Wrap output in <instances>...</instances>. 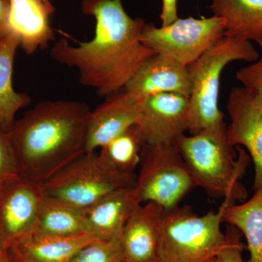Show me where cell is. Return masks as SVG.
Returning <instances> with one entry per match:
<instances>
[{
    "instance_id": "1",
    "label": "cell",
    "mask_w": 262,
    "mask_h": 262,
    "mask_svg": "<svg viewBox=\"0 0 262 262\" xmlns=\"http://www.w3.org/2000/svg\"><path fill=\"white\" fill-rule=\"evenodd\" d=\"M82 11L96 19L94 38L78 46L61 39L52 48L51 56L75 68L81 84L106 97L125 87L155 53L141 42L146 22L127 14L122 0H84Z\"/></svg>"
},
{
    "instance_id": "2",
    "label": "cell",
    "mask_w": 262,
    "mask_h": 262,
    "mask_svg": "<svg viewBox=\"0 0 262 262\" xmlns=\"http://www.w3.org/2000/svg\"><path fill=\"white\" fill-rule=\"evenodd\" d=\"M91 112L80 101H43L15 121L9 135L19 177L42 185L86 153Z\"/></svg>"
},
{
    "instance_id": "3",
    "label": "cell",
    "mask_w": 262,
    "mask_h": 262,
    "mask_svg": "<svg viewBox=\"0 0 262 262\" xmlns=\"http://www.w3.org/2000/svg\"><path fill=\"white\" fill-rule=\"evenodd\" d=\"M227 125L179 136L175 141L179 152L195 182L208 196L235 203L247 199L248 192L241 179L251 158L241 146L229 142Z\"/></svg>"
},
{
    "instance_id": "4",
    "label": "cell",
    "mask_w": 262,
    "mask_h": 262,
    "mask_svg": "<svg viewBox=\"0 0 262 262\" xmlns=\"http://www.w3.org/2000/svg\"><path fill=\"white\" fill-rule=\"evenodd\" d=\"M259 56L252 42L225 34L203 56L188 66L192 83L187 130L190 135L225 125V115L219 107L222 72L232 62L253 63Z\"/></svg>"
},
{
    "instance_id": "5",
    "label": "cell",
    "mask_w": 262,
    "mask_h": 262,
    "mask_svg": "<svg viewBox=\"0 0 262 262\" xmlns=\"http://www.w3.org/2000/svg\"><path fill=\"white\" fill-rule=\"evenodd\" d=\"M225 201L216 211L199 215L189 206L164 211L159 262H220Z\"/></svg>"
},
{
    "instance_id": "6",
    "label": "cell",
    "mask_w": 262,
    "mask_h": 262,
    "mask_svg": "<svg viewBox=\"0 0 262 262\" xmlns=\"http://www.w3.org/2000/svg\"><path fill=\"white\" fill-rule=\"evenodd\" d=\"M136 181V174L116 171L93 151L81 155L42 187L46 195L86 211L105 196L135 186Z\"/></svg>"
},
{
    "instance_id": "7",
    "label": "cell",
    "mask_w": 262,
    "mask_h": 262,
    "mask_svg": "<svg viewBox=\"0 0 262 262\" xmlns=\"http://www.w3.org/2000/svg\"><path fill=\"white\" fill-rule=\"evenodd\" d=\"M139 168L136 190L141 204L173 209L196 187L175 142L145 144Z\"/></svg>"
},
{
    "instance_id": "8",
    "label": "cell",
    "mask_w": 262,
    "mask_h": 262,
    "mask_svg": "<svg viewBox=\"0 0 262 262\" xmlns=\"http://www.w3.org/2000/svg\"><path fill=\"white\" fill-rule=\"evenodd\" d=\"M223 19L213 16L179 18L158 27L145 24L141 42L155 54L168 57L182 65H190L225 35Z\"/></svg>"
},
{
    "instance_id": "9",
    "label": "cell",
    "mask_w": 262,
    "mask_h": 262,
    "mask_svg": "<svg viewBox=\"0 0 262 262\" xmlns=\"http://www.w3.org/2000/svg\"><path fill=\"white\" fill-rule=\"evenodd\" d=\"M44 198L42 185L20 177L0 187V248L8 251L35 232Z\"/></svg>"
},
{
    "instance_id": "10",
    "label": "cell",
    "mask_w": 262,
    "mask_h": 262,
    "mask_svg": "<svg viewBox=\"0 0 262 262\" xmlns=\"http://www.w3.org/2000/svg\"><path fill=\"white\" fill-rule=\"evenodd\" d=\"M230 123L227 127L231 145L244 146L255 169L253 189H262V100L245 88L234 87L227 103Z\"/></svg>"
},
{
    "instance_id": "11",
    "label": "cell",
    "mask_w": 262,
    "mask_h": 262,
    "mask_svg": "<svg viewBox=\"0 0 262 262\" xmlns=\"http://www.w3.org/2000/svg\"><path fill=\"white\" fill-rule=\"evenodd\" d=\"M144 99L125 87L106 96L91 112L86 152L97 151L130 127L139 125Z\"/></svg>"
},
{
    "instance_id": "12",
    "label": "cell",
    "mask_w": 262,
    "mask_h": 262,
    "mask_svg": "<svg viewBox=\"0 0 262 262\" xmlns=\"http://www.w3.org/2000/svg\"><path fill=\"white\" fill-rule=\"evenodd\" d=\"M189 97L165 93L148 96L139 127L145 144L173 143L188 130Z\"/></svg>"
},
{
    "instance_id": "13",
    "label": "cell",
    "mask_w": 262,
    "mask_h": 262,
    "mask_svg": "<svg viewBox=\"0 0 262 262\" xmlns=\"http://www.w3.org/2000/svg\"><path fill=\"white\" fill-rule=\"evenodd\" d=\"M163 213L151 202L136 207L120 237L124 262H159Z\"/></svg>"
},
{
    "instance_id": "14",
    "label": "cell",
    "mask_w": 262,
    "mask_h": 262,
    "mask_svg": "<svg viewBox=\"0 0 262 262\" xmlns=\"http://www.w3.org/2000/svg\"><path fill=\"white\" fill-rule=\"evenodd\" d=\"M125 88L143 98L165 93L189 97L192 83L187 67L154 54L141 65Z\"/></svg>"
},
{
    "instance_id": "15",
    "label": "cell",
    "mask_w": 262,
    "mask_h": 262,
    "mask_svg": "<svg viewBox=\"0 0 262 262\" xmlns=\"http://www.w3.org/2000/svg\"><path fill=\"white\" fill-rule=\"evenodd\" d=\"M10 32L19 38L20 48L27 55L47 48L55 34L49 18L53 5L43 0H10Z\"/></svg>"
},
{
    "instance_id": "16",
    "label": "cell",
    "mask_w": 262,
    "mask_h": 262,
    "mask_svg": "<svg viewBox=\"0 0 262 262\" xmlns=\"http://www.w3.org/2000/svg\"><path fill=\"white\" fill-rule=\"evenodd\" d=\"M139 204L136 185L105 196L86 210L84 232L103 241L120 239L129 217Z\"/></svg>"
},
{
    "instance_id": "17",
    "label": "cell",
    "mask_w": 262,
    "mask_h": 262,
    "mask_svg": "<svg viewBox=\"0 0 262 262\" xmlns=\"http://www.w3.org/2000/svg\"><path fill=\"white\" fill-rule=\"evenodd\" d=\"M100 241L89 234L49 236L33 233L9 249L27 262H70L82 248Z\"/></svg>"
},
{
    "instance_id": "18",
    "label": "cell",
    "mask_w": 262,
    "mask_h": 262,
    "mask_svg": "<svg viewBox=\"0 0 262 262\" xmlns=\"http://www.w3.org/2000/svg\"><path fill=\"white\" fill-rule=\"evenodd\" d=\"M213 15L223 19L225 35L262 48V0H211Z\"/></svg>"
},
{
    "instance_id": "19",
    "label": "cell",
    "mask_w": 262,
    "mask_h": 262,
    "mask_svg": "<svg viewBox=\"0 0 262 262\" xmlns=\"http://www.w3.org/2000/svg\"><path fill=\"white\" fill-rule=\"evenodd\" d=\"M19 47L20 40L14 34L0 39V125L8 133L19 110L31 103L29 96L16 92L13 88V64Z\"/></svg>"
},
{
    "instance_id": "20",
    "label": "cell",
    "mask_w": 262,
    "mask_h": 262,
    "mask_svg": "<svg viewBox=\"0 0 262 262\" xmlns=\"http://www.w3.org/2000/svg\"><path fill=\"white\" fill-rule=\"evenodd\" d=\"M225 201L223 222L238 229L247 241L248 262H262V189L241 204Z\"/></svg>"
},
{
    "instance_id": "21",
    "label": "cell",
    "mask_w": 262,
    "mask_h": 262,
    "mask_svg": "<svg viewBox=\"0 0 262 262\" xmlns=\"http://www.w3.org/2000/svg\"><path fill=\"white\" fill-rule=\"evenodd\" d=\"M85 211L45 194L34 233L49 236H75L84 232Z\"/></svg>"
},
{
    "instance_id": "22",
    "label": "cell",
    "mask_w": 262,
    "mask_h": 262,
    "mask_svg": "<svg viewBox=\"0 0 262 262\" xmlns=\"http://www.w3.org/2000/svg\"><path fill=\"white\" fill-rule=\"evenodd\" d=\"M145 146L139 125H134L100 149L98 152L110 168L125 174H136Z\"/></svg>"
},
{
    "instance_id": "23",
    "label": "cell",
    "mask_w": 262,
    "mask_h": 262,
    "mask_svg": "<svg viewBox=\"0 0 262 262\" xmlns=\"http://www.w3.org/2000/svg\"><path fill=\"white\" fill-rule=\"evenodd\" d=\"M70 262H124L120 239L91 243L82 248Z\"/></svg>"
},
{
    "instance_id": "24",
    "label": "cell",
    "mask_w": 262,
    "mask_h": 262,
    "mask_svg": "<svg viewBox=\"0 0 262 262\" xmlns=\"http://www.w3.org/2000/svg\"><path fill=\"white\" fill-rule=\"evenodd\" d=\"M18 177V165L9 133L0 125V187L5 183Z\"/></svg>"
},
{
    "instance_id": "25",
    "label": "cell",
    "mask_w": 262,
    "mask_h": 262,
    "mask_svg": "<svg viewBox=\"0 0 262 262\" xmlns=\"http://www.w3.org/2000/svg\"><path fill=\"white\" fill-rule=\"evenodd\" d=\"M236 79L243 87L262 100V55L256 61L237 71Z\"/></svg>"
},
{
    "instance_id": "26",
    "label": "cell",
    "mask_w": 262,
    "mask_h": 262,
    "mask_svg": "<svg viewBox=\"0 0 262 262\" xmlns=\"http://www.w3.org/2000/svg\"><path fill=\"white\" fill-rule=\"evenodd\" d=\"M241 232L229 225L225 232V242L220 253V262H245L242 253L244 249Z\"/></svg>"
},
{
    "instance_id": "27",
    "label": "cell",
    "mask_w": 262,
    "mask_h": 262,
    "mask_svg": "<svg viewBox=\"0 0 262 262\" xmlns=\"http://www.w3.org/2000/svg\"><path fill=\"white\" fill-rule=\"evenodd\" d=\"M177 4L178 0H162V26L169 25L179 18Z\"/></svg>"
},
{
    "instance_id": "28",
    "label": "cell",
    "mask_w": 262,
    "mask_h": 262,
    "mask_svg": "<svg viewBox=\"0 0 262 262\" xmlns=\"http://www.w3.org/2000/svg\"><path fill=\"white\" fill-rule=\"evenodd\" d=\"M10 0H0V39L10 34L9 29Z\"/></svg>"
},
{
    "instance_id": "29",
    "label": "cell",
    "mask_w": 262,
    "mask_h": 262,
    "mask_svg": "<svg viewBox=\"0 0 262 262\" xmlns=\"http://www.w3.org/2000/svg\"><path fill=\"white\" fill-rule=\"evenodd\" d=\"M0 262H12L9 252L0 248Z\"/></svg>"
},
{
    "instance_id": "30",
    "label": "cell",
    "mask_w": 262,
    "mask_h": 262,
    "mask_svg": "<svg viewBox=\"0 0 262 262\" xmlns=\"http://www.w3.org/2000/svg\"><path fill=\"white\" fill-rule=\"evenodd\" d=\"M8 252H9L10 258H11L12 262H27L24 261V259H22L21 258L19 257V256H17L16 254H15L14 253L12 252V251L8 250Z\"/></svg>"
},
{
    "instance_id": "31",
    "label": "cell",
    "mask_w": 262,
    "mask_h": 262,
    "mask_svg": "<svg viewBox=\"0 0 262 262\" xmlns=\"http://www.w3.org/2000/svg\"><path fill=\"white\" fill-rule=\"evenodd\" d=\"M43 1H44L45 3H46V4H48L49 5H52V3H51V1H50V0H43Z\"/></svg>"
}]
</instances>
